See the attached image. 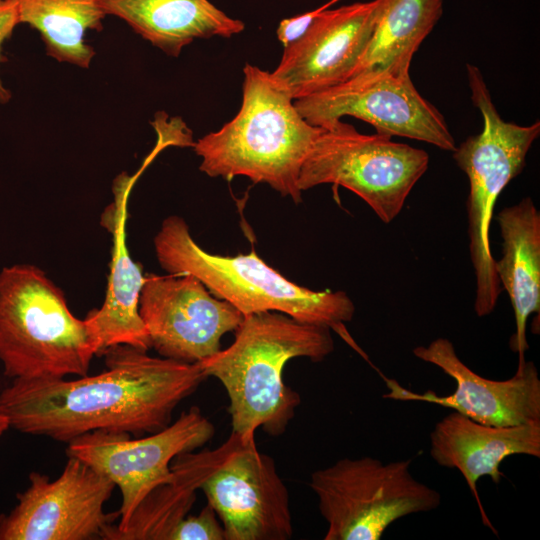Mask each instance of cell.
<instances>
[{"mask_svg":"<svg viewBox=\"0 0 540 540\" xmlns=\"http://www.w3.org/2000/svg\"><path fill=\"white\" fill-rule=\"evenodd\" d=\"M159 264L169 274H192L215 297L225 300L243 316L279 312L293 319L336 331L355 346L345 323L355 306L343 291H313L289 281L260 259L246 255L220 256L203 250L179 216L167 217L154 238Z\"/></svg>","mask_w":540,"mask_h":540,"instance_id":"obj_4","label":"cell"},{"mask_svg":"<svg viewBox=\"0 0 540 540\" xmlns=\"http://www.w3.org/2000/svg\"><path fill=\"white\" fill-rule=\"evenodd\" d=\"M442 6L443 0H378L371 37L350 77L410 75L412 57L440 19Z\"/></svg>","mask_w":540,"mask_h":540,"instance_id":"obj_20","label":"cell"},{"mask_svg":"<svg viewBox=\"0 0 540 540\" xmlns=\"http://www.w3.org/2000/svg\"><path fill=\"white\" fill-rule=\"evenodd\" d=\"M540 458V423L493 426L458 412L437 422L430 433V455L440 466L455 468L464 477L481 511L482 521L494 533L477 491L481 477L500 482V465L512 455Z\"/></svg>","mask_w":540,"mask_h":540,"instance_id":"obj_16","label":"cell"},{"mask_svg":"<svg viewBox=\"0 0 540 540\" xmlns=\"http://www.w3.org/2000/svg\"><path fill=\"white\" fill-rule=\"evenodd\" d=\"M311 125L326 128L343 116L371 124L377 133L402 136L454 151L442 114L423 98L410 75L362 73L318 93L294 100Z\"/></svg>","mask_w":540,"mask_h":540,"instance_id":"obj_11","label":"cell"},{"mask_svg":"<svg viewBox=\"0 0 540 540\" xmlns=\"http://www.w3.org/2000/svg\"><path fill=\"white\" fill-rule=\"evenodd\" d=\"M413 354L433 364L454 379L456 389L447 396L428 391L414 393L396 381L387 380L390 392L383 397L417 400L451 408L474 421L493 426L540 423V378L533 362L507 380H491L475 373L457 355L454 345L439 337L427 346H418Z\"/></svg>","mask_w":540,"mask_h":540,"instance_id":"obj_14","label":"cell"},{"mask_svg":"<svg viewBox=\"0 0 540 540\" xmlns=\"http://www.w3.org/2000/svg\"><path fill=\"white\" fill-rule=\"evenodd\" d=\"M106 15L126 22L134 32L167 55L177 57L195 39L229 38L245 24L209 0H100Z\"/></svg>","mask_w":540,"mask_h":540,"instance_id":"obj_19","label":"cell"},{"mask_svg":"<svg viewBox=\"0 0 540 540\" xmlns=\"http://www.w3.org/2000/svg\"><path fill=\"white\" fill-rule=\"evenodd\" d=\"M378 0L325 9L284 48L275 80L295 100L350 78L371 37Z\"/></svg>","mask_w":540,"mask_h":540,"instance_id":"obj_15","label":"cell"},{"mask_svg":"<svg viewBox=\"0 0 540 540\" xmlns=\"http://www.w3.org/2000/svg\"><path fill=\"white\" fill-rule=\"evenodd\" d=\"M10 428L8 418L3 414L0 409V437Z\"/></svg>","mask_w":540,"mask_h":540,"instance_id":"obj_26","label":"cell"},{"mask_svg":"<svg viewBox=\"0 0 540 540\" xmlns=\"http://www.w3.org/2000/svg\"><path fill=\"white\" fill-rule=\"evenodd\" d=\"M467 76L472 102L483 117V130L456 147L453 158L469 180V249L476 276L474 310L483 317L494 310L503 289L490 247L494 206L506 185L522 172L526 155L540 134V123L521 126L504 121L480 70L467 64Z\"/></svg>","mask_w":540,"mask_h":540,"instance_id":"obj_7","label":"cell"},{"mask_svg":"<svg viewBox=\"0 0 540 540\" xmlns=\"http://www.w3.org/2000/svg\"><path fill=\"white\" fill-rule=\"evenodd\" d=\"M17 10L19 24L39 32L47 55L89 68L95 51L85 36L102 30L107 16L100 0H17Z\"/></svg>","mask_w":540,"mask_h":540,"instance_id":"obj_21","label":"cell"},{"mask_svg":"<svg viewBox=\"0 0 540 540\" xmlns=\"http://www.w3.org/2000/svg\"><path fill=\"white\" fill-rule=\"evenodd\" d=\"M235 332L229 347L197 363L206 377L224 386L231 431L245 439L255 438L258 428L281 435L301 402L284 383L283 369L297 357L325 359L334 350L331 329L261 312L244 316Z\"/></svg>","mask_w":540,"mask_h":540,"instance_id":"obj_2","label":"cell"},{"mask_svg":"<svg viewBox=\"0 0 540 540\" xmlns=\"http://www.w3.org/2000/svg\"><path fill=\"white\" fill-rule=\"evenodd\" d=\"M18 24L17 0H0V63L3 61V43ZM11 96V92L5 88L0 78V103H7Z\"/></svg>","mask_w":540,"mask_h":540,"instance_id":"obj_25","label":"cell"},{"mask_svg":"<svg viewBox=\"0 0 540 540\" xmlns=\"http://www.w3.org/2000/svg\"><path fill=\"white\" fill-rule=\"evenodd\" d=\"M215 434L213 423L193 406L173 423L146 437L94 431L67 446V456L76 457L109 478L121 492L116 528H123L133 511L155 487L170 482L171 462L179 454L195 451Z\"/></svg>","mask_w":540,"mask_h":540,"instance_id":"obj_10","label":"cell"},{"mask_svg":"<svg viewBox=\"0 0 540 540\" xmlns=\"http://www.w3.org/2000/svg\"><path fill=\"white\" fill-rule=\"evenodd\" d=\"M170 469L173 480L200 489L222 522L225 540H288L293 535L288 488L273 458L253 439L231 431L214 450L185 452Z\"/></svg>","mask_w":540,"mask_h":540,"instance_id":"obj_6","label":"cell"},{"mask_svg":"<svg viewBox=\"0 0 540 540\" xmlns=\"http://www.w3.org/2000/svg\"><path fill=\"white\" fill-rule=\"evenodd\" d=\"M106 369L75 380H12L0 391L10 427L60 442L94 431L143 436L167 427L207 378L198 363L153 357L129 345L103 351Z\"/></svg>","mask_w":540,"mask_h":540,"instance_id":"obj_1","label":"cell"},{"mask_svg":"<svg viewBox=\"0 0 540 540\" xmlns=\"http://www.w3.org/2000/svg\"><path fill=\"white\" fill-rule=\"evenodd\" d=\"M139 314L151 347L161 357L185 363L217 353L223 335L236 331L244 318L187 273L144 276Z\"/></svg>","mask_w":540,"mask_h":540,"instance_id":"obj_13","label":"cell"},{"mask_svg":"<svg viewBox=\"0 0 540 540\" xmlns=\"http://www.w3.org/2000/svg\"><path fill=\"white\" fill-rule=\"evenodd\" d=\"M136 176L121 175L115 182V205L110 220L113 233L112 260L106 296L100 309L86 316L96 340L98 355L115 345H129L147 351L149 336L139 314L144 282L142 267L129 255L126 245V201Z\"/></svg>","mask_w":540,"mask_h":540,"instance_id":"obj_17","label":"cell"},{"mask_svg":"<svg viewBox=\"0 0 540 540\" xmlns=\"http://www.w3.org/2000/svg\"><path fill=\"white\" fill-rule=\"evenodd\" d=\"M411 461L342 458L314 471L309 486L328 524L325 540H379L398 519L436 509L441 495L416 480Z\"/></svg>","mask_w":540,"mask_h":540,"instance_id":"obj_8","label":"cell"},{"mask_svg":"<svg viewBox=\"0 0 540 540\" xmlns=\"http://www.w3.org/2000/svg\"><path fill=\"white\" fill-rule=\"evenodd\" d=\"M502 236V257L495 260L500 283L515 315L510 347L518 353V370L525 365L527 320L540 311V213L530 197L502 209L496 216Z\"/></svg>","mask_w":540,"mask_h":540,"instance_id":"obj_18","label":"cell"},{"mask_svg":"<svg viewBox=\"0 0 540 540\" xmlns=\"http://www.w3.org/2000/svg\"><path fill=\"white\" fill-rule=\"evenodd\" d=\"M194 490L172 480L155 487L138 504L123 528L113 523L101 535L103 540H170L176 526L192 508Z\"/></svg>","mask_w":540,"mask_h":540,"instance_id":"obj_22","label":"cell"},{"mask_svg":"<svg viewBox=\"0 0 540 540\" xmlns=\"http://www.w3.org/2000/svg\"><path fill=\"white\" fill-rule=\"evenodd\" d=\"M428 154L381 133L366 135L334 122L323 128L300 171L301 191L331 183L363 199L384 223L392 222L426 172Z\"/></svg>","mask_w":540,"mask_h":540,"instance_id":"obj_9","label":"cell"},{"mask_svg":"<svg viewBox=\"0 0 540 540\" xmlns=\"http://www.w3.org/2000/svg\"><path fill=\"white\" fill-rule=\"evenodd\" d=\"M217 518V513L207 503L198 515H187L181 520L170 540H225L223 526Z\"/></svg>","mask_w":540,"mask_h":540,"instance_id":"obj_23","label":"cell"},{"mask_svg":"<svg viewBox=\"0 0 540 540\" xmlns=\"http://www.w3.org/2000/svg\"><path fill=\"white\" fill-rule=\"evenodd\" d=\"M242 104L218 131L194 143L199 169L210 177H248L266 183L294 202L302 200V165L323 128L298 112L294 99L272 76L246 64Z\"/></svg>","mask_w":540,"mask_h":540,"instance_id":"obj_3","label":"cell"},{"mask_svg":"<svg viewBox=\"0 0 540 540\" xmlns=\"http://www.w3.org/2000/svg\"><path fill=\"white\" fill-rule=\"evenodd\" d=\"M336 1L338 0H332L314 11L283 19L279 23L276 33L278 40L282 43L284 48L299 39L317 15Z\"/></svg>","mask_w":540,"mask_h":540,"instance_id":"obj_24","label":"cell"},{"mask_svg":"<svg viewBox=\"0 0 540 540\" xmlns=\"http://www.w3.org/2000/svg\"><path fill=\"white\" fill-rule=\"evenodd\" d=\"M98 355L87 319L70 311L43 270L14 264L0 271V362L12 380L88 374Z\"/></svg>","mask_w":540,"mask_h":540,"instance_id":"obj_5","label":"cell"},{"mask_svg":"<svg viewBox=\"0 0 540 540\" xmlns=\"http://www.w3.org/2000/svg\"><path fill=\"white\" fill-rule=\"evenodd\" d=\"M115 484L84 461L68 456L61 475L50 480L32 472L17 504L0 515V540H90L119 519L104 511Z\"/></svg>","mask_w":540,"mask_h":540,"instance_id":"obj_12","label":"cell"}]
</instances>
